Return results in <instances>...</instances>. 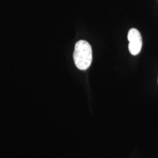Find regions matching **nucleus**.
Returning a JSON list of instances; mask_svg holds the SVG:
<instances>
[{
	"label": "nucleus",
	"mask_w": 158,
	"mask_h": 158,
	"mask_svg": "<svg viewBox=\"0 0 158 158\" xmlns=\"http://www.w3.org/2000/svg\"><path fill=\"white\" fill-rule=\"evenodd\" d=\"M93 55L91 46L84 40L78 41L74 47V62L76 67L81 70H87L90 66Z\"/></svg>",
	"instance_id": "1"
},
{
	"label": "nucleus",
	"mask_w": 158,
	"mask_h": 158,
	"mask_svg": "<svg viewBox=\"0 0 158 158\" xmlns=\"http://www.w3.org/2000/svg\"><path fill=\"white\" fill-rule=\"evenodd\" d=\"M128 40L130 42L128 49L131 54L134 56L138 55L142 46L141 35L139 31L135 28L131 29L128 34Z\"/></svg>",
	"instance_id": "2"
},
{
	"label": "nucleus",
	"mask_w": 158,
	"mask_h": 158,
	"mask_svg": "<svg viewBox=\"0 0 158 158\" xmlns=\"http://www.w3.org/2000/svg\"></svg>",
	"instance_id": "3"
}]
</instances>
